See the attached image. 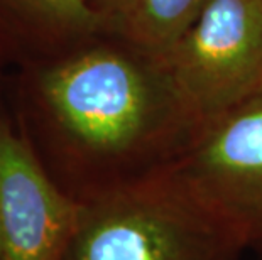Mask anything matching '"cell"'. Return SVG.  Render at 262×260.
<instances>
[{"mask_svg":"<svg viewBox=\"0 0 262 260\" xmlns=\"http://www.w3.org/2000/svg\"><path fill=\"white\" fill-rule=\"evenodd\" d=\"M0 97L39 164L80 204L164 171L203 124L164 61L112 31L2 75Z\"/></svg>","mask_w":262,"mask_h":260,"instance_id":"1","label":"cell"},{"mask_svg":"<svg viewBox=\"0 0 262 260\" xmlns=\"http://www.w3.org/2000/svg\"><path fill=\"white\" fill-rule=\"evenodd\" d=\"M242 233L166 171L80 204L63 260H241Z\"/></svg>","mask_w":262,"mask_h":260,"instance_id":"2","label":"cell"},{"mask_svg":"<svg viewBox=\"0 0 262 260\" xmlns=\"http://www.w3.org/2000/svg\"><path fill=\"white\" fill-rule=\"evenodd\" d=\"M200 122L262 90V0H210L163 58Z\"/></svg>","mask_w":262,"mask_h":260,"instance_id":"3","label":"cell"},{"mask_svg":"<svg viewBox=\"0 0 262 260\" xmlns=\"http://www.w3.org/2000/svg\"><path fill=\"white\" fill-rule=\"evenodd\" d=\"M164 171L230 221L262 260V90L206 119Z\"/></svg>","mask_w":262,"mask_h":260,"instance_id":"4","label":"cell"},{"mask_svg":"<svg viewBox=\"0 0 262 260\" xmlns=\"http://www.w3.org/2000/svg\"><path fill=\"white\" fill-rule=\"evenodd\" d=\"M80 203L22 140L0 97V260H63Z\"/></svg>","mask_w":262,"mask_h":260,"instance_id":"5","label":"cell"},{"mask_svg":"<svg viewBox=\"0 0 262 260\" xmlns=\"http://www.w3.org/2000/svg\"><path fill=\"white\" fill-rule=\"evenodd\" d=\"M105 31L85 0H0V76L61 56Z\"/></svg>","mask_w":262,"mask_h":260,"instance_id":"6","label":"cell"},{"mask_svg":"<svg viewBox=\"0 0 262 260\" xmlns=\"http://www.w3.org/2000/svg\"><path fill=\"white\" fill-rule=\"evenodd\" d=\"M208 4L210 0H141L120 34L144 51L163 58Z\"/></svg>","mask_w":262,"mask_h":260,"instance_id":"7","label":"cell"},{"mask_svg":"<svg viewBox=\"0 0 262 260\" xmlns=\"http://www.w3.org/2000/svg\"><path fill=\"white\" fill-rule=\"evenodd\" d=\"M95 14L105 20L108 31L120 32L129 26L141 0H85Z\"/></svg>","mask_w":262,"mask_h":260,"instance_id":"8","label":"cell"}]
</instances>
